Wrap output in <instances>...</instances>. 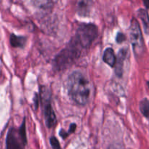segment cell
<instances>
[{
    "label": "cell",
    "mask_w": 149,
    "mask_h": 149,
    "mask_svg": "<svg viewBox=\"0 0 149 149\" xmlns=\"http://www.w3.org/2000/svg\"><path fill=\"white\" fill-rule=\"evenodd\" d=\"M67 90L71 98L77 104L84 106L88 103L91 90L90 84L81 71H73L68 76Z\"/></svg>",
    "instance_id": "cell-1"
},
{
    "label": "cell",
    "mask_w": 149,
    "mask_h": 149,
    "mask_svg": "<svg viewBox=\"0 0 149 149\" xmlns=\"http://www.w3.org/2000/svg\"><path fill=\"white\" fill-rule=\"evenodd\" d=\"M82 49L81 47L72 37L67 46L61 49L55 57L53 68L57 71H62L69 67L81 55Z\"/></svg>",
    "instance_id": "cell-2"
},
{
    "label": "cell",
    "mask_w": 149,
    "mask_h": 149,
    "mask_svg": "<svg viewBox=\"0 0 149 149\" xmlns=\"http://www.w3.org/2000/svg\"><path fill=\"white\" fill-rule=\"evenodd\" d=\"M98 28L95 24L81 23L79 25L73 38L82 49H87L98 36Z\"/></svg>",
    "instance_id": "cell-3"
},
{
    "label": "cell",
    "mask_w": 149,
    "mask_h": 149,
    "mask_svg": "<svg viewBox=\"0 0 149 149\" xmlns=\"http://www.w3.org/2000/svg\"><path fill=\"white\" fill-rule=\"evenodd\" d=\"M27 144L26 117L19 128L11 127L6 137L5 149H24Z\"/></svg>",
    "instance_id": "cell-4"
},
{
    "label": "cell",
    "mask_w": 149,
    "mask_h": 149,
    "mask_svg": "<svg viewBox=\"0 0 149 149\" xmlns=\"http://www.w3.org/2000/svg\"><path fill=\"white\" fill-rule=\"evenodd\" d=\"M129 33L130 42L132 44L135 56H141V54L144 52V41L141 26L137 19L135 17L131 20Z\"/></svg>",
    "instance_id": "cell-5"
},
{
    "label": "cell",
    "mask_w": 149,
    "mask_h": 149,
    "mask_svg": "<svg viewBox=\"0 0 149 149\" xmlns=\"http://www.w3.org/2000/svg\"><path fill=\"white\" fill-rule=\"evenodd\" d=\"M40 98L42 99L44 106V115H45V124L47 128L51 129L54 127L57 124V117L51 105L50 93H47V90L42 87L40 88Z\"/></svg>",
    "instance_id": "cell-6"
},
{
    "label": "cell",
    "mask_w": 149,
    "mask_h": 149,
    "mask_svg": "<svg viewBox=\"0 0 149 149\" xmlns=\"http://www.w3.org/2000/svg\"><path fill=\"white\" fill-rule=\"evenodd\" d=\"M127 55V49H121L118 52L117 57H116V63L115 65V74L117 77L121 78L123 75V66L125 63V58Z\"/></svg>",
    "instance_id": "cell-7"
},
{
    "label": "cell",
    "mask_w": 149,
    "mask_h": 149,
    "mask_svg": "<svg viewBox=\"0 0 149 149\" xmlns=\"http://www.w3.org/2000/svg\"><path fill=\"white\" fill-rule=\"evenodd\" d=\"M103 61L111 67H115L116 63V56L111 47H107L103 55Z\"/></svg>",
    "instance_id": "cell-8"
},
{
    "label": "cell",
    "mask_w": 149,
    "mask_h": 149,
    "mask_svg": "<svg viewBox=\"0 0 149 149\" xmlns=\"http://www.w3.org/2000/svg\"><path fill=\"white\" fill-rule=\"evenodd\" d=\"M92 1H79L77 4V13L79 15L86 17L89 15L90 12Z\"/></svg>",
    "instance_id": "cell-9"
},
{
    "label": "cell",
    "mask_w": 149,
    "mask_h": 149,
    "mask_svg": "<svg viewBox=\"0 0 149 149\" xmlns=\"http://www.w3.org/2000/svg\"><path fill=\"white\" fill-rule=\"evenodd\" d=\"M27 42V38L23 36H17L15 33H11L10 36V45L13 47L23 48Z\"/></svg>",
    "instance_id": "cell-10"
},
{
    "label": "cell",
    "mask_w": 149,
    "mask_h": 149,
    "mask_svg": "<svg viewBox=\"0 0 149 149\" xmlns=\"http://www.w3.org/2000/svg\"><path fill=\"white\" fill-rule=\"evenodd\" d=\"M138 15L142 21L145 32L147 34H149V15L148 12L145 9H139L138 10Z\"/></svg>",
    "instance_id": "cell-11"
},
{
    "label": "cell",
    "mask_w": 149,
    "mask_h": 149,
    "mask_svg": "<svg viewBox=\"0 0 149 149\" xmlns=\"http://www.w3.org/2000/svg\"><path fill=\"white\" fill-rule=\"evenodd\" d=\"M139 109L142 114L147 119H149V100L143 98L139 103Z\"/></svg>",
    "instance_id": "cell-12"
},
{
    "label": "cell",
    "mask_w": 149,
    "mask_h": 149,
    "mask_svg": "<svg viewBox=\"0 0 149 149\" xmlns=\"http://www.w3.org/2000/svg\"><path fill=\"white\" fill-rule=\"evenodd\" d=\"M33 4L36 7H39L42 9H48L49 7H52L54 2L52 1H32Z\"/></svg>",
    "instance_id": "cell-13"
},
{
    "label": "cell",
    "mask_w": 149,
    "mask_h": 149,
    "mask_svg": "<svg viewBox=\"0 0 149 149\" xmlns=\"http://www.w3.org/2000/svg\"><path fill=\"white\" fill-rule=\"evenodd\" d=\"M49 143H50V145L52 146V149H62L61 148L60 142L58 141V138L56 137H50V138H49Z\"/></svg>",
    "instance_id": "cell-14"
},
{
    "label": "cell",
    "mask_w": 149,
    "mask_h": 149,
    "mask_svg": "<svg viewBox=\"0 0 149 149\" xmlns=\"http://www.w3.org/2000/svg\"><path fill=\"white\" fill-rule=\"evenodd\" d=\"M126 39V36L125 35V33H122V32H118L117 34H116V42L118 44H121L124 42V41Z\"/></svg>",
    "instance_id": "cell-15"
},
{
    "label": "cell",
    "mask_w": 149,
    "mask_h": 149,
    "mask_svg": "<svg viewBox=\"0 0 149 149\" xmlns=\"http://www.w3.org/2000/svg\"><path fill=\"white\" fill-rule=\"evenodd\" d=\"M33 101V106H34V109H35V110H36V109H38V107H39V95H38L37 93H35L34 94Z\"/></svg>",
    "instance_id": "cell-16"
},
{
    "label": "cell",
    "mask_w": 149,
    "mask_h": 149,
    "mask_svg": "<svg viewBox=\"0 0 149 149\" xmlns=\"http://www.w3.org/2000/svg\"><path fill=\"white\" fill-rule=\"evenodd\" d=\"M76 129H77V125H76L75 123H71V125H70L69 130H68V135H70V134L71 133H74V132H75Z\"/></svg>",
    "instance_id": "cell-17"
},
{
    "label": "cell",
    "mask_w": 149,
    "mask_h": 149,
    "mask_svg": "<svg viewBox=\"0 0 149 149\" xmlns=\"http://www.w3.org/2000/svg\"><path fill=\"white\" fill-rule=\"evenodd\" d=\"M108 149H124V148L122 145H120V144L114 143L109 146V147L108 148Z\"/></svg>",
    "instance_id": "cell-18"
},
{
    "label": "cell",
    "mask_w": 149,
    "mask_h": 149,
    "mask_svg": "<svg viewBox=\"0 0 149 149\" xmlns=\"http://www.w3.org/2000/svg\"><path fill=\"white\" fill-rule=\"evenodd\" d=\"M59 135H60V136L63 138V139H65V138H66L69 135L68 134V132H65L63 129H61V130H60V132H59Z\"/></svg>",
    "instance_id": "cell-19"
},
{
    "label": "cell",
    "mask_w": 149,
    "mask_h": 149,
    "mask_svg": "<svg viewBox=\"0 0 149 149\" xmlns=\"http://www.w3.org/2000/svg\"><path fill=\"white\" fill-rule=\"evenodd\" d=\"M143 4L147 9H149V0H144Z\"/></svg>",
    "instance_id": "cell-20"
},
{
    "label": "cell",
    "mask_w": 149,
    "mask_h": 149,
    "mask_svg": "<svg viewBox=\"0 0 149 149\" xmlns=\"http://www.w3.org/2000/svg\"><path fill=\"white\" fill-rule=\"evenodd\" d=\"M147 84H148V88H149V81H147Z\"/></svg>",
    "instance_id": "cell-21"
}]
</instances>
